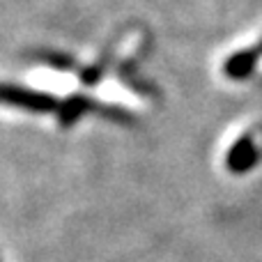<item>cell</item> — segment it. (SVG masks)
Returning <instances> with one entry per match:
<instances>
[{
  "instance_id": "obj_1",
  "label": "cell",
  "mask_w": 262,
  "mask_h": 262,
  "mask_svg": "<svg viewBox=\"0 0 262 262\" xmlns=\"http://www.w3.org/2000/svg\"><path fill=\"white\" fill-rule=\"evenodd\" d=\"M260 154H262V147H260L258 138H255V134L253 131H246V134H242L230 145V149L226 154V168L230 172H235V175H244L251 168L258 166Z\"/></svg>"
},
{
  "instance_id": "obj_2",
  "label": "cell",
  "mask_w": 262,
  "mask_h": 262,
  "mask_svg": "<svg viewBox=\"0 0 262 262\" xmlns=\"http://www.w3.org/2000/svg\"><path fill=\"white\" fill-rule=\"evenodd\" d=\"M0 104H7L12 108H21V111H30V113H49L55 101L53 97L44 95V92L0 83Z\"/></svg>"
},
{
  "instance_id": "obj_3",
  "label": "cell",
  "mask_w": 262,
  "mask_h": 262,
  "mask_svg": "<svg viewBox=\"0 0 262 262\" xmlns=\"http://www.w3.org/2000/svg\"><path fill=\"white\" fill-rule=\"evenodd\" d=\"M260 60H262V39L255 46H249V49L239 51V53H232L223 64V74L228 78H232V81H244L255 72Z\"/></svg>"
},
{
  "instance_id": "obj_4",
  "label": "cell",
  "mask_w": 262,
  "mask_h": 262,
  "mask_svg": "<svg viewBox=\"0 0 262 262\" xmlns=\"http://www.w3.org/2000/svg\"><path fill=\"white\" fill-rule=\"evenodd\" d=\"M0 262H3V260H0Z\"/></svg>"
}]
</instances>
